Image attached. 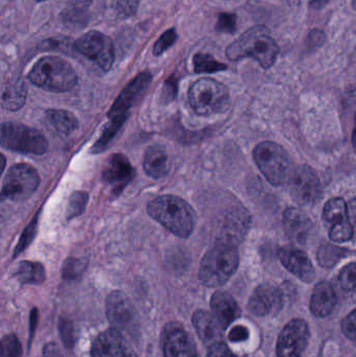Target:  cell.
<instances>
[{"instance_id":"4dcf8cb0","label":"cell","mask_w":356,"mask_h":357,"mask_svg":"<svg viewBox=\"0 0 356 357\" xmlns=\"http://www.w3.org/2000/svg\"><path fill=\"white\" fill-rule=\"evenodd\" d=\"M349 251L336 245H324L318 251V261L322 268H332L347 255Z\"/></svg>"},{"instance_id":"277c9868","label":"cell","mask_w":356,"mask_h":357,"mask_svg":"<svg viewBox=\"0 0 356 357\" xmlns=\"http://www.w3.org/2000/svg\"><path fill=\"white\" fill-rule=\"evenodd\" d=\"M29 79L42 89L66 92L77 85L75 69L64 59L49 56L40 59L29 73Z\"/></svg>"},{"instance_id":"7c38bea8","label":"cell","mask_w":356,"mask_h":357,"mask_svg":"<svg viewBox=\"0 0 356 357\" xmlns=\"http://www.w3.org/2000/svg\"><path fill=\"white\" fill-rule=\"evenodd\" d=\"M309 327L304 320L294 319L282 329L278 337L277 357H302L309 341Z\"/></svg>"},{"instance_id":"c3c4849f","label":"cell","mask_w":356,"mask_h":357,"mask_svg":"<svg viewBox=\"0 0 356 357\" xmlns=\"http://www.w3.org/2000/svg\"><path fill=\"white\" fill-rule=\"evenodd\" d=\"M324 40H325V37H324V33H322L321 31H313L309 35V43H311V45H322L324 43Z\"/></svg>"},{"instance_id":"ac0fdd59","label":"cell","mask_w":356,"mask_h":357,"mask_svg":"<svg viewBox=\"0 0 356 357\" xmlns=\"http://www.w3.org/2000/svg\"><path fill=\"white\" fill-rule=\"evenodd\" d=\"M279 259L286 270L304 282H311L315 278V268L309 255L298 248L288 245L280 249Z\"/></svg>"},{"instance_id":"f907efd6","label":"cell","mask_w":356,"mask_h":357,"mask_svg":"<svg viewBox=\"0 0 356 357\" xmlns=\"http://www.w3.org/2000/svg\"><path fill=\"white\" fill-rule=\"evenodd\" d=\"M6 157H4L3 155L0 154V176H1L4 167H6Z\"/></svg>"},{"instance_id":"f1b7e54d","label":"cell","mask_w":356,"mask_h":357,"mask_svg":"<svg viewBox=\"0 0 356 357\" xmlns=\"http://www.w3.org/2000/svg\"><path fill=\"white\" fill-rule=\"evenodd\" d=\"M323 218L330 224L348 220V207L346 202L342 197H334L325 204L323 209Z\"/></svg>"},{"instance_id":"9c48e42d","label":"cell","mask_w":356,"mask_h":357,"mask_svg":"<svg viewBox=\"0 0 356 357\" xmlns=\"http://www.w3.org/2000/svg\"><path fill=\"white\" fill-rule=\"evenodd\" d=\"M75 48L104 71L110 70L114 63V44L110 37L100 31H88L77 40Z\"/></svg>"},{"instance_id":"4fadbf2b","label":"cell","mask_w":356,"mask_h":357,"mask_svg":"<svg viewBox=\"0 0 356 357\" xmlns=\"http://www.w3.org/2000/svg\"><path fill=\"white\" fill-rule=\"evenodd\" d=\"M162 341L164 357H199L194 339L181 323H169L163 331Z\"/></svg>"},{"instance_id":"681fc988","label":"cell","mask_w":356,"mask_h":357,"mask_svg":"<svg viewBox=\"0 0 356 357\" xmlns=\"http://www.w3.org/2000/svg\"><path fill=\"white\" fill-rule=\"evenodd\" d=\"M330 0H311V6H313L314 8H323L325 4H327V2Z\"/></svg>"},{"instance_id":"8992f818","label":"cell","mask_w":356,"mask_h":357,"mask_svg":"<svg viewBox=\"0 0 356 357\" xmlns=\"http://www.w3.org/2000/svg\"><path fill=\"white\" fill-rule=\"evenodd\" d=\"M254 160L263 175L272 185H284L292 176V163L288 153L276 142L259 144L254 150Z\"/></svg>"},{"instance_id":"bcb514c9","label":"cell","mask_w":356,"mask_h":357,"mask_svg":"<svg viewBox=\"0 0 356 357\" xmlns=\"http://www.w3.org/2000/svg\"><path fill=\"white\" fill-rule=\"evenodd\" d=\"M38 320H39V312H38L37 308H33V310H31V314H29V346H31V341H33V337H35Z\"/></svg>"},{"instance_id":"4316f807","label":"cell","mask_w":356,"mask_h":357,"mask_svg":"<svg viewBox=\"0 0 356 357\" xmlns=\"http://www.w3.org/2000/svg\"><path fill=\"white\" fill-rule=\"evenodd\" d=\"M15 277L22 284H41L45 281V270L39 262L22 261L17 268Z\"/></svg>"},{"instance_id":"7bdbcfd3","label":"cell","mask_w":356,"mask_h":357,"mask_svg":"<svg viewBox=\"0 0 356 357\" xmlns=\"http://www.w3.org/2000/svg\"><path fill=\"white\" fill-rule=\"evenodd\" d=\"M342 331L350 341L355 342L356 337L355 310H353L342 322Z\"/></svg>"},{"instance_id":"9a60e30c","label":"cell","mask_w":356,"mask_h":357,"mask_svg":"<svg viewBox=\"0 0 356 357\" xmlns=\"http://www.w3.org/2000/svg\"><path fill=\"white\" fill-rule=\"evenodd\" d=\"M284 296L275 285L261 284L253 291L249 300L248 308L257 317L273 316L281 310Z\"/></svg>"},{"instance_id":"f546056e","label":"cell","mask_w":356,"mask_h":357,"mask_svg":"<svg viewBox=\"0 0 356 357\" xmlns=\"http://www.w3.org/2000/svg\"><path fill=\"white\" fill-rule=\"evenodd\" d=\"M127 119V116H119L111 119L110 123L105 127L100 139L94 144L93 148H92V152L94 154H98V153L106 150L107 146L112 142L113 138L116 136V134L118 133L119 130L123 127Z\"/></svg>"},{"instance_id":"d4e9b609","label":"cell","mask_w":356,"mask_h":357,"mask_svg":"<svg viewBox=\"0 0 356 357\" xmlns=\"http://www.w3.org/2000/svg\"><path fill=\"white\" fill-rule=\"evenodd\" d=\"M46 123L50 130L62 137H68L77 129V119L65 110H49L46 113Z\"/></svg>"},{"instance_id":"7dc6e473","label":"cell","mask_w":356,"mask_h":357,"mask_svg":"<svg viewBox=\"0 0 356 357\" xmlns=\"http://www.w3.org/2000/svg\"><path fill=\"white\" fill-rule=\"evenodd\" d=\"M43 357H64L58 344L50 342L43 348Z\"/></svg>"},{"instance_id":"e575fe53","label":"cell","mask_w":356,"mask_h":357,"mask_svg":"<svg viewBox=\"0 0 356 357\" xmlns=\"http://www.w3.org/2000/svg\"><path fill=\"white\" fill-rule=\"evenodd\" d=\"M22 345L15 335H6L0 342V356L22 357Z\"/></svg>"},{"instance_id":"816d5d0a","label":"cell","mask_w":356,"mask_h":357,"mask_svg":"<svg viewBox=\"0 0 356 357\" xmlns=\"http://www.w3.org/2000/svg\"><path fill=\"white\" fill-rule=\"evenodd\" d=\"M36 1H37V2H43V1H46V0H36Z\"/></svg>"},{"instance_id":"f6af8a7d","label":"cell","mask_w":356,"mask_h":357,"mask_svg":"<svg viewBox=\"0 0 356 357\" xmlns=\"http://www.w3.org/2000/svg\"><path fill=\"white\" fill-rule=\"evenodd\" d=\"M248 337L249 331L245 326H235L229 333V340L233 343L247 341Z\"/></svg>"},{"instance_id":"603a6c76","label":"cell","mask_w":356,"mask_h":357,"mask_svg":"<svg viewBox=\"0 0 356 357\" xmlns=\"http://www.w3.org/2000/svg\"><path fill=\"white\" fill-rule=\"evenodd\" d=\"M338 298L334 287L327 281L318 283L311 299V310L318 318H326L334 312Z\"/></svg>"},{"instance_id":"83f0119b","label":"cell","mask_w":356,"mask_h":357,"mask_svg":"<svg viewBox=\"0 0 356 357\" xmlns=\"http://www.w3.org/2000/svg\"><path fill=\"white\" fill-rule=\"evenodd\" d=\"M26 98V88L22 79L10 83L4 90L1 96V105L6 110L15 111L24 105Z\"/></svg>"},{"instance_id":"2e32d148","label":"cell","mask_w":356,"mask_h":357,"mask_svg":"<svg viewBox=\"0 0 356 357\" xmlns=\"http://www.w3.org/2000/svg\"><path fill=\"white\" fill-rule=\"evenodd\" d=\"M91 354L92 357H138L127 339L112 328L95 337Z\"/></svg>"},{"instance_id":"484cf974","label":"cell","mask_w":356,"mask_h":357,"mask_svg":"<svg viewBox=\"0 0 356 357\" xmlns=\"http://www.w3.org/2000/svg\"><path fill=\"white\" fill-rule=\"evenodd\" d=\"M92 0H70L62 13L65 24L71 27H83L89 19Z\"/></svg>"},{"instance_id":"f35d334b","label":"cell","mask_w":356,"mask_h":357,"mask_svg":"<svg viewBox=\"0 0 356 357\" xmlns=\"http://www.w3.org/2000/svg\"><path fill=\"white\" fill-rule=\"evenodd\" d=\"M178 40V33L175 29H167V31L162 33L157 40L156 43L154 44L153 47V54L154 56H159L164 54L167 50H169L176 41Z\"/></svg>"},{"instance_id":"44dd1931","label":"cell","mask_w":356,"mask_h":357,"mask_svg":"<svg viewBox=\"0 0 356 357\" xmlns=\"http://www.w3.org/2000/svg\"><path fill=\"white\" fill-rule=\"evenodd\" d=\"M192 324L201 341L207 347L223 342L224 328L215 316L206 310H196L192 317Z\"/></svg>"},{"instance_id":"d6986e66","label":"cell","mask_w":356,"mask_h":357,"mask_svg":"<svg viewBox=\"0 0 356 357\" xmlns=\"http://www.w3.org/2000/svg\"><path fill=\"white\" fill-rule=\"evenodd\" d=\"M284 227L288 238L296 245H304L311 236V218L299 208L292 207L284 214Z\"/></svg>"},{"instance_id":"30bf717a","label":"cell","mask_w":356,"mask_h":357,"mask_svg":"<svg viewBox=\"0 0 356 357\" xmlns=\"http://www.w3.org/2000/svg\"><path fill=\"white\" fill-rule=\"evenodd\" d=\"M39 183V175L33 167L24 163L14 165L4 178L2 195L10 201H24L37 190Z\"/></svg>"},{"instance_id":"7a4b0ae2","label":"cell","mask_w":356,"mask_h":357,"mask_svg":"<svg viewBox=\"0 0 356 357\" xmlns=\"http://www.w3.org/2000/svg\"><path fill=\"white\" fill-rule=\"evenodd\" d=\"M148 213L177 236L186 238L192 234L196 215L189 204L176 195H161L150 202Z\"/></svg>"},{"instance_id":"52a82bcc","label":"cell","mask_w":356,"mask_h":357,"mask_svg":"<svg viewBox=\"0 0 356 357\" xmlns=\"http://www.w3.org/2000/svg\"><path fill=\"white\" fill-rule=\"evenodd\" d=\"M0 146L22 154L42 155L48 149L46 138L38 130L17 123L0 125Z\"/></svg>"},{"instance_id":"6da1fadb","label":"cell","mask_w":356,"mask_h":357,"mask_svg":"<svg viewBox=\"0 0 356 357\" xmlns=\"http://www.w3.org/2000/svg\"><path fill=\"white\" fill-rule=\"evenodd\" d=\"M226 54L233 62L245 58L254 59L263 68L269 69L277 60L279 46L268 27L257 25L245 31L238 40L230 44Z\"/></svg>"},{"instance_id":"cb8c5ba5","label":"cell","mask_w":356,"mask_h":357,"mask_svg":"<svg viewBox=\"0 0 356 357\" xmlns=\"http://www.w3.org/2000/svg\"><path fill=\"white\" fill-rule=\"evenodd\" d=\"M144 169L150 178H164L169 171V156L164 146L155 144L146 150L144 159Z\"/></svg>"},{"instance_id":"ba28073f","label":"cell","mask_w":356,"mask_h":357,"mask_svg":"<svg viewBox=\"0 0 356 357\" xmlns=\"http://www.w3.org/2000/svg\"><path fill=\"white\" fill-rule=\"evenodd\" d=\"M106 312L112 329L125 337L135 339L139 335L137 312L123 291H115L107 298Z\"/></svg>"},{"instance_id":"d6a6232c","label":"cell","mask_w":356,"mask_h":357,"mask_svg":"<svg viewBox=\"0 0 356 357\" xmlns=\"http://www.w3.org/2000/svg\"><path fill=\"white\" fill-rule=\"evenodd\" d=\"M88 199L89 197H88L87 192H84V191L73 192L69 199L68 207H67V220H72V218L81 215L85 211Z\"/></svg>"},{"instance_id":"b9f144b4","label":"cell","mask_w":356,"mask_h":357,"mask_svg":"<svg viewBox=\"0 0 356 357\" xmlns=\"http://www.w3.org/2000/svg\"><path fill=\"white\" fill-rule=\"evenodd\" d=\"M139 4L140 0H114L115 10L123 18L135 16Z\"/></svg>"},{"instance_id":"8fae6325","label":"cell","mask_w":356,"mask_h":357,"mask_svg":"<svg viewBox=\"0 0 356 357\" xmlns=\"http://www.w3.org/2000/svg\"><path fill=\"white\" fill-rule=\"evenodd\" d=\"M321 195L320 178L309 165H301L291 176V195L299 205H314Z\"/></svg>"},{"instance_id":"1f68e13d","label":"cell","mask_w":356,"mask_h":357,"mask_svg":"<svg viewBox=\"0 0 356 357\" xmlns=\"http://www.w3.org/2000/svg\"><path fill=\"white\" fill-rule=\"evenodd\" d=\"M192 63L194 73H215L227 69V65L215 60L210 54L203 52L194 54Z\"/></svg>"},{"instance_id":"e0dca14e","label":"cell","mask_w":356,"mask_h":357,"mask_svg":"<svg viewBox=\"0 0 356 357\" xmlns=\"http://www.w3.org/2000/svg\"><path fill=\"white\" fill-rule=\"evenodd\" d=\"M135 177V169L129 159L123 154H114L108 159L102 178L107 184L112 187L113 192L119 195L127 185Z\"/></svg>"},{"instance_id":"5bb4252c","label":"cell","mask_w":356,"mask_h":357,"mask_svg":"<svg viewBox=\"0 0 356 357\" xmlns=\"http://www.w3.org/2000/svg\"><path fill=\"white\" fill-rule=\"evenodd\" d=\"M153 75L148 70L140 73L136 75L119 94L118 98L109 111V119L127 116L130 108L136 104L140 96L146 92L150 84L152 83Z\"/></svg>"},{"instance_id":"8d00e7d4","label":"cell","mask_w":356,"mask_h":357,"mask_svg":"<svg viewBox=\"0 0 356 357\" xmlns=\"http://www.w3.org/2000/svg\"><path fill=\"white\" fill-rule=\"evenodd\" d=\"M59 331H60L61 340L63 345L66 349H73L77 342V335H75V328L73 323L68 319L60 318L59 320Z\"/></svg>"},{"instance_id":"ab89813d","label":"cell","mask_w":356,"mask_h":357,"mask_svg":"<svg viewBox=\"0 0 356 357\" xmlns=\"http://www.w3.org/2000/svg\"><path fill=\"white\" fill-rule=\"evenodd\" d=\"M339 284L345 293L353 295L355 291V264H348L339 275Z\"/></svg>"},{"instance_id":"3957f363","label":"cell","mask_w":356,"mask_h":357,"mask_svg":"<svg viewBox=\"0 0 356 357\" xmlns=\"http://www.w3.org/2000/svg\"><path fill=\"white\" fill-rule=\"evenodd\" d=\"M240 264L238 247L217 241L203 257L200 266V280L208 287L225 284L236 272Z\"/></svg>"},{"instance_id":"74e56055","label":"cell","mask_w":356,"mask_h":357,"mask_svg":"<svg viewBox=\"0 0 356 357\" xmlns=\"http://www.w3.org/2000/svg\"><path fill=\"white\" fill-rule=\"evenodd\" d=\"M38 218H39V213L33 218L31 224L25 228L24 232L21 235L20 241L17 243V247L14 252V257H17L19 254L22 253V252L31 245L33 238H35L38 228Z\"/></svg>"},{"instance_id":"60d3db41","label":"cell","mask_w":356,"mask_h":357,"mask_svg":"<svg viewBox=\"0 0 356 357\" xmlns=\"http://www.w3.org/2000/svg\"><path fill=\"white\" fill-rule=\"evenodd\" d=\"M215 29L219 33H235L238 29V16L232 13H219Z\"/></svg>"},{"instance_id":"d590c367","label":"cell","mask_w":356,"mask_h":357,"mask_svg":"<svg viewBox=\"0 0 356 357\" xmlns=\"http://www.w3.org/2000/svg\"><path fill=\"white\" fill-rule=\"evenodd\" d=\"M353 226L348 220L332 225L330 231V237L334 243H346L353 237Z\"/></svg>"},{"instance_id":"836d02e7","label":"cell","mask_w":356,"mask_h":357,"mask_svg":"<svg viewBox=\"0 0 356 357\" xmlns=\"http://www.w3.org/2000/svg\"><path fill=\"white\" fill-rule=\"evenodd\" d=\"M87 268V261L79 258H68L63 264L62 276L66 280H75L82 276Z\"/></svg>"},{"instance_id":"7402d4cb","label":"cell","mask_w":356,"mask_h":357,"mask_svg":"<svg viewBox=\"0 0 356 357\" xmlns=\"http://www.w3.org/2000/svg\"><path fill=\"white\" fill-rule=\"evenodd\" d=\"M213 316L219 321L224 329L227 328L240 316L238 302L227 291H219L213 294L210 301Z\"/></svg>"},{"instance_id":"ee69618b","label":"cell","mask_w":356,"mask_h":357,"mask_svg":"<svg viewBox=\"0 0 356 357\" xmlns=\"http://www.w3.org/2000/svg\"><path fill=\"white\" fill-rule=\"evenodd\" d=\"M208 357H236L224 342L208 347Z\"/></svg>"},{"instance_id":"5b68a950","label":"cell","mask_w":356,"mask_h":357,"mask_svg":"<svg viewBox=\"0 0 356 357\" xmlns=\"http://www.w3.org/2000/svg\"><path fill=\"white\" fill-rule=\"evenodd\" d=\"M188 98L190 106L201 116L225 112L231 104L228 88L217 79L209 77L196 81L190 87Z\"/></svg>"},{"instance_id":"ffe728a7","label":"cell","mask_w":356,"mask_h":357,"mask_svg":"<svg viewBox=\"0 0 356 357\" xmlns=\"http://www.w3.org/2000/svg\"><path fill=\"white\" fill-rule=\"evenodd\" d=\"M250 224V216L246 210L235 208L224 218L221 237L219 241L231 243L238 247V243L244 239Z\"/></svg>"}]
</instances>
